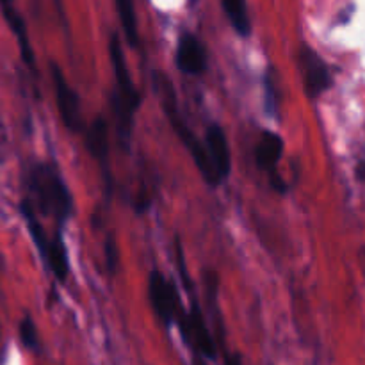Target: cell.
Listing matches in <instances>:
<instances>
[{"instance_id":"1","label":"cell","mask_w":365,"mask_h":365,"mask_svg":"<svg viewBox=\"0 0 365 365\" xmlns=\"http://www.w3.org/2000/svg\"><path fill=\"white\" fill-rule=\"evenodd\" d=\"M29 202L34 209L41 210L45 216H52L59 223H64L71 216L73 202L68 185L61 178L59 171L48 164H36L29 173Z\"/></svg>"},{"instance_id":"2","label":"cell","mask_w":365,"mask_h":365,"mask_svg":"<svg viewBox=\"0 0 365 365\" xmlns=\"http://www.w3.org/2000/svg\"><path fill=\"white\" fill-rule=\"evenodd\" d=\"M153 88H155L157 95L160 96L164 113H166L171 127H173V130L177 132V135L180 138V141L184 143V146L189 150V153L192 155V160H195L196 168L200 170L202 177L205 178L207 184L220 185L216 171H214L212 164H210L209 153H207V148H205V143H200V139L192 134V130L187 127V123L184 121V118H182L180 113H178L177 95H175L173 86H171V82L168 81L166 75L160 73V71H155V73H153Z\"/></svg>"},{"instance_id":"3","label":"cell","mask_w":365,"mask_h":365,"mask_svg":"<svg viewBox=\"0 0 365 365\" xmlns=\"http://www.w3.org/2000/svg\"><path fill=\"white\" fill-rule=\"evenodd\" d=\"M109 53L110 63H113L114 68V81H116V93L110 96V106H113L114 118H116L120 138L125 141L130 134L132 116L138 110V107L141 106V95H139L138 88L132 81L127 59H125L123 46H121L120 38L116 34L110 36Z\"/></svg>"},{"instance_id":"4","label":"cell","mask_w":365,"mask_h":365,"mask_svg":"<svg viewBox=\"0 0 365 365\" xmlns=\"http://www.w3.org/2000/svg\"><path fill=\"white\" fill-rule=\"evenodd\" d=\"M177 324L180 328V334L184 337V341L191 348H195L205 359H216V342H214L212 335H210L209 328L205 324V319L202 316V310H200V307L196 303H192L191 312H184V309H182V312L177 317Z\"/></svg>"},{"instance_id":"5","label":"cell","mask_w":365,"mask_h":365,"mask_svg":"<svg viewBox=\"0 0 365 365\" xmlns=\"http://www.w3.org/2000/svg\"><path fill=\"white\" fill-rule=\"evenodd\" d=\"M298 70L302 73L303 86L309 98H317L331 86V73L323 57L310 46H299Z\"/></svg>"},{"instance_id":"6","label":"cell","mask_w":365,"mask_h":365,"mask_svg":"<svg viewBox=\"0 0 365 365\" xmlns=\"http://www.w3.org/2000/svg\"><path fill=\"white\" fill-rule=\"evenodd\" d=\"M50 73H52L53 81V91H56V102L57 109H59L61 118H63L64 125L70 128L71 132H84V118H82L81 110V98L71 88L70 82L63 75L61 68L57 64H50Z\"/></svg>"},{"instance_id":"7","label":"cell","mask_w":365,"mask_h":365,"mask_svg":"<svg viewBox=\"0 0 365 365\" xmlns=\"http://www.w3.org/2000/svg\"><path fill=\"white\" fill-rule=\"evenodd\" d=\"M148 294L157 317L164 324L177 323L178 314L182 312V303L178 299L177 291L173 285L166 280L163 273L152 271L148 278Z\"/></svg>"},{"instance_id":"8","label":"cell","mask_w":365,"mask_h":365,"mask_svg":"<svg viewBox=\"0 0 365 365\" xmlns=\"http://www.w3.org/2000/svg\"><path fill=\"white\" fill-rule=\"evenodd\" d=\"M205 148L209 153L210 164L217 175V180L221 182L228 178L232 170V155L230 146H228L227 134L220 125H210L205 132Z\"/></svg>"},{"instance_id":"9","label":"cell","mask_w":365,"mask_h":365,"mask_svg":"<svg viewBox=\"0 0 365 365\" xmlns=\"http://www.w3.org/2000/svg\"><path fill=\"white\" fill-rule=\"evenodd\" d=\"M177 66L187 75H200L207 68L205 45L191 32L180 36L177 46Z\"/></svg>"},{"instance_id":"10","label":"cell","mask_w":365,"mask_h":365,"mask_svg":"<svg viewBox=\"0 0 365 365\" xmlns=\"http://www.w3.org/2000/svg\"><path fill=\"white\" fill-rule=\"evenodd\" d=\"M0 11H2L4 20L7 21V25H9V29L13 31V34L16 36L21 59H24V63L27 64L31 70H34L36 61H34V52H32L31 41H29L27 25H25L24 18H21L14 0H0Z\"/></svg>"},{"instance_id":"11","label":"cell","mask_w":365,"mask_h":365,"mask_svg":"<svg viewBox=\"0 0 365 365\" xmlns=\"http://www.w3.org/2000/svg\"><path fill=\"white\" fill-rule=\"evenodd\" d=\"M86 146H88L89 153L98 160L102 170L109 171V127H107L106 120L102 116L95 118L91 125L86 128Z\"/></svg>"},{"instance_id":"12","label":"cell","mask_w":365,"mask_h":365,"mask_svg":"<svg viewBox=\"0 0 365 365\" xmlns=\"http://www.w3.org/2000/svg\"><path fill=\"white\" fill-rule=\"evenodd\" d=\"M282 153H284V139L277 132L264 130L259 143H257L255 150V159L260 170L267 171V173L277 171L278 163L282 159Z\"/></svg>"},{"instance_id":"13","label":"cell","mask_w":365,"mask_h":365,"mask_svg":"<svg viewBox=\"0 0 365 365\" xmlns=\"http://www.w3.org/2000/svg\"><path fill=\"white\" fill-rule=\"evenodd\" d=\"M43 259H45V262L48 264V267L52 269V273L56 274L57 280L59 282L66 280L68 273H70V262H68L66 248H64V242L59 234L50 237L48 250H46Z\"/></svg>"},{"instance_id":"14","label":"cell","mask_w":365,"mask_h":365,"mask_svg":"<svg viewBox=\"0 0 365 365\" xmlns=\"http://www.w3.org/2000/svg\"><path fill=\"white\" fill-rule=\"evenodd\" d=\"M221 4H223L225 14L230 20L235 32L241 36L252 34V20H250L246 0H221Z\"/></svg>"},{"instance_id":"15","label":"cell","mask_w":365,"mask_h":365,"mask_svg":"<svg viewBox=\"0 0 365 365\" xmlns=\"http://www.w3.org/2000/svg\"><path fill=\"white\" fill-rule=\"evenodd\" d=\"M118 16H120L121 29L127 38V43L130 46H138L139 43V29H138V16H135L134 0H114Z\"/></svg>"},{"instance_id":"16","label":"cell","mask_w":365,"mask_h":365,"mask_svg":"<svg viewBox=\"0 0 365 365\" xmlns=\"http://www.w3.org/2000/svg\"><path fill=\"white\" fill-rule=\"evenodd\" d=\"M20 337L21 342H24L29 349L38 348V331H36V324L31 317H24V319H21Z\"/></svg>"},{"instance_id":"17","label":"cell","mask_w":365,"mask_h":365,"mask_svg":"<svg viewBox=\"0 0 365 365\" xmlns=\"http://www.w3.org/2000/svg\"><path fill=\"white\" fill-rule=\"evenodd\" d=\"M225 365H242L239 353H225Z\"/></svg>"},{"instance_id":"18","label":"cell","mask_w":365,"mask_h":365,"mask_svg":"<svg viewBox=\"0 0 365 365\" xmlns=\"http://www.w3.org/2000/svg\"><path fill=\"white\" fill-rule=\"evenodd\" d=\"M356 177H359L360 180L365 182V163L359 164V168H356Z\"/></svg>"}]
</instances>
